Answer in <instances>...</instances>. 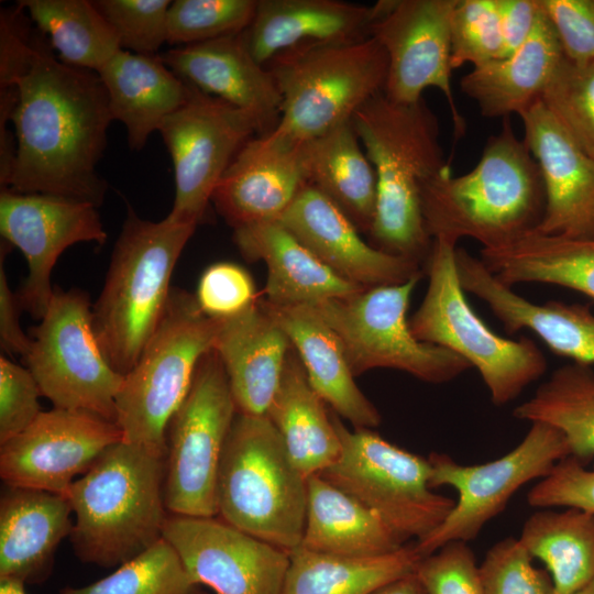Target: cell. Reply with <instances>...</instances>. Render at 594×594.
<instances>
[{
    "instance_id": "30",
    "label": "cell",
    "mask_w": 594,
    "mask_h": 594,
    "mask_svg": "<svg viewBox=\"0 0 594 594\" xmlns=\"http://www.w3.org/2000/svg\"><path fill=\"white\" fill-rule=\"evenodd\" d=\"M113 120L123 123L128 144L140 151L163 120L186 100L188 84L161 58L119 50L98 70Z\"/></svg>"
},
{
    "instance_id": "12",
    "label": "cell",
    "mask_w": 594,
    "mask_h": 594,
    "mask_svg": "<svg viewBox=\"0 0 594 594\" xmlns=\"http://www.w3.org/2000/svg\"><path fill=\"white\" fill-rule=\"evenodd\" d=\"M237 414L227 373L211 349L166 428L164 499L169 514L218 516V472Z\"/></svg>"
},
{
    "instance_id": "21",
    "label": "cell",
    "mask_w": 594,
    "mask_h": 594,
    "mask_svg": "<svg viewBox=\"0 0 594 594\" xmlns=\"http://www.w3.org/2000/svg\"><path fill=\"white\" fill-rule=\"evenodd\" d=\"M524 142L536 160L546 207L536 230L594 239V157L569 135L541 100L520 114Z\"/></svg>"
},
{
    "instance_id": "46",
    "label": "cell",
    "mask_w": 594,
    "mask_h": 594,
    "mask_svg": "<svg viewBox=\"0 0 594 594\" xmlns=\"http://www.w3.org/2000/svg\"><path fill=\"white\" fill-rule=\"evenodd\" d=\"M195 297L201 311L211 319L234 317L258 301L250 273L231 262L208 266L199 278Z\"/></svg>"
},
{
    "instance_id": "22",
    "label": "cell",
    "mask_w": 594,
    "mask_h": 594,
    "mask_svg": "<svg viewBox=\"0 0 594 594\" xmlns=\"http://www.w3.org/2000/svg\"><path fill=\"white\" fill-rule=\"evenodd\" d=\"M321 262L362 287L398 285L422 276V266L365 242L351 220L307 185L278 221Z\"/></svg>"
},
{
    "instance_id": "6",
    "label": "cell",
    "mask_w": 594,
    "mask_h": 594,
    "mask_svg": "<svg viewBox=\"0 0 594 594\" xmlns=\"http://www.w3.org/2000/svg\"><path fill=\"white\" fill-rule=\"evenodd\" d=\"M218 516L286 552L300 546L307 477L266 415L237 414L217 480Z\"/></svg>"
},
{
    "instance_id": "17",
    "label": "cell",
    "mask_w": 594,
    "mask_h": 594,
    "mask_svg": "<svg viewBox=\"0 0 594 594\" xmlns=\"http://www.w3.org/2000/svg\"><path fill=\"white\" fill-rule=\"evenodd\" d=\"M0 232L26 258L29 273L16 294L22 310L40 320L54 294L51 275L59 255L76 243L102 245L107 241L98 208L92 204L10 189L0 193Z\"/></svg>"
},
{
    "instance_id": "3",
    "label": "cell",
    "mask_w": 594,
    "mask_h": 594,
    "mask_svg": "<svg viewBox=\"0 0 594 594\" xmlns=\"http://www.w3.org/2000/svg\"><path fill=\"white\" fill-rule=\"evenodd\" d=\"M420 200L432 240L458 243L471 238L483 249L503 246L537 229L546 207L540 168L508 118L490 136L472 170L457 177L450 168L438 174L422 185Z\"/></svg>"
},
{
    "instance_id": "34",
    "label": "cell",
    "mask_w": 594,
    "mask_h": 594,
    "mask_svg": "<svg viewBox=\"0 0 594 594\" xmlns=\"http://www.w3.org/2000/svg\"><path fill=\"white\" fill-rule=\"evenodd\" d=\"M480 260L503 284L543 283L594 300V239L532 230L503 246L482 249Z\"/></svg>"
},
{
    "instance_id": "36",
    "label": "cell",
    "mask_w": 594,
    "mask_h": 594,
    "mask_svg": "<svg viewBox=\"0 0 594 594\" xmlns=\"http://www.w3.org/2000/svg\"><path fill=\"white\" fill-rule=\"evenodd\" d=\"M518 538L546 565L556 594H574L594 581V513L537 508Z\"/></svg>"
},
{
    "instance_id": "51",
    "label": "cell",
    "mask_w": 594,
    "mask_h": 594,
    "mask_svg": "<svg viewBox=\"0 0 594 594\" xmlns=\"http://www.w3.org/2000/svg\"><path fill=\"white\" fill-rule=\"evenodd\" d=\"M25 10L19 4L0 12V90L18 91L34 55L35 32Z\"/></svg>"
},
{
    "instance_id": "15",
    "label": "cell",
    "mask_w": 594,
    "mask_h": 594,
    "mask_svg": "<svg viewBox=\"0 0 594 594\" xmlns=\"http://www.w3.org/2000/svg\"><path fill=\"white\" fill-rule=\"evenodd\" d=\"M158 132L175 175L168 217L195 226L205 217L215 188L237 153L255 133L262 134L250 113L190 84L185 102L163 120Z\"/></svg>"
},
{
    "instance_id": "45",
    "label": "cell",
    "mask_w": 594,
    "mask_h": 594,
    "mask_svg": "<svg viewBox=\"0 0 594 594\" xmlns=\"http://www.w3.org/2000/svg\"><path fill=\"white\" fill-rule=\"evenodd\" d=\"M519 538L507 537L480 564L484 594H556L550 574L532 564Z\"/></svg>"
},
{
    "instance_id": "24",
    "label": "cell",
    "mask_w": 594,
    "mask_h": 594,
    "mask_svg": "<svg viewBox=\"0 0 594 594\" xmlns=\"http://www.w3.org/2000/svg\"><path fill=\"white\" fill-rule=\"evenodd\" d=\"M455 264L464 292L484 301L509 334L530 330L556 354L575 363L594 364V314L588 306L557 300L532 302L503 284L479 257L462 248L455 250Z\"/></svg>"
},
{
    "instance_id": "33",
    "label": "cell",
    "mask_w": 594,
    "mask_h": 594,
    "mask_svg": "<svg viewBox=\"0 0 594 594\" xmlns=\"http://www.w3.org/2000/svg\"><path fill=\"white\" fill-rule=\"evenodd\" d=\"M266 416L307 479L320 474L339 458L341 442L331 413L310 386L293 345Z\"/></svg>"
},
{
    "instance_id": "20",
    "label": "cell",
    "mask_w": 594,
    "mask_h": 594,
    "mask_svg": "<svg viewBox=\"0 0 594 594\" xmlns=\"http://www.w3.org/2000/svg\"><path fill=\"white\" fill-rule=\"evenodd\" d=\"M307 185L302 142L272 130L242 146L211 202L233 229L276 222Z\"/></svg>"
},
{
    "instance_id": "41",
    "label": "cell",
    "mask_w": 594,
    "mask_h": 594,
    "mask_svg": "<svg viewBox=\"0 0 594 594\" xmlns=\"http://www.w3.org/2000/svg\"><path fill=\"white\" fill-rule=\"evenodd\" d=\"M540 100L569 135L594 157V61L562 59Z\"/></svg>"
},
{
    "instance_id": "54",
    "label": "cell",
    "mask_w": 594,
    "mask_h": 594,
    "mask_svg": "<svg viewBox=\"0 0 594 594\" xmlns=\"http://www.w3.org/2000/svg\"><path fill=\"white\" fill-rule=\"evenodd\" d=\"M372 594H427L415 572L404 575Z\"/></svg>"
},
{
    "instance_id": "55",
    "label": "cell",
    "mask_w": 594,
    "mask_h": 594,
    "mask_svg": "<svg viewBox=\"0 0 594 594\" xmlns=\"http://www.w3.org/2000/svg\"><path fill=\"white\" fill-rule=\"evenodd\" d=\"M0 594H26L24 583L13 579H0Z\"/></svg>"
},
{
    "instance_id": "39",
    "label": "cell",
    "mask_w": 594,
    "mask_h": 594,
    "mask_svg": "<svg viewBox=\"0 0 594 594\" xmlns=\"http://www.w3.org/2000/svg\"><path fill=\"white\" fill-rule=\"evenodd\" d=\"M36 29L58 58L72 66L97 72L120 47L118 37L88 0H21Z\"/></svg>"
},
{
    "instance_id": "18",
    "label": "cell",
    "mask_w": 594,
    "mask_h": 594,
    "mask_svg": "<svg viewBox=\"0 0 594 594\" xmlns=\"http://www.w3.org/2000/svg\"><path fill=\"white\" fill-rule=\"evenodd\" d=\"M163 538L188 575L215 594H280L289 553L219 516L168 514Z\"/></svg>"
},
{
    "instance_id": "26",
    "label": "cell",
    "mask_w": 594,
    "mask_h": 594,
    "mask_svg": "<svg viewBox=\"0 0 594 594\" xmlns=\"http://www.w3.org/2000/svg\"><path fill=\"white\" fill-rule=\"evenodd\" d=\"M65 494L8 486L0 498V579L45 581L62 540L74 527Z\"/></svg>"
},
{
    "instance_id": "52",
    "label": "cell",
    "mask_w": 594,
    "mask_h": 594,
    "mask_svg": "<svg viewBox=\"0 0 594 594\" xmlns=\"http://www.w3.org/2000/svg\"><path fill=\"white\" fill-rule=\"evenodd\" d=\"M10 244L1 242L0 249V344L3 351L11 354H28L32 339L22 330L19 315L22 310L16 293L9 286L4 268V258Z\"/></svg>"
},
{
    "instance_id": "40",
    "label": "cell",
    "mask_w": 594,
    "mask_h": 594,
    "mask_svg": "<svg viewBox=\"0 0 594 594\" xmlns=\"http://www.w3.org/2000/svg\"><path fill=\"white\" fill-rule=\"evenodd\" d=\"M59 594H207L188 575L175 549L164 539L121 564L111 574Z\"/></svg>"
},
{
    "instance_id": "19",
    "label": "cell",
    "mask_w": 594,
    "mask_h": 594,
    "mask_svg": "<svg viewBox=\"0 0 594 594\" xmlns=\"http://www.w3.org/2000/svg\"><path fill=\"white\" fill-rule=\"evenodd\" d=\"M121 440L113 421L54 407L0 444V476L8 486L66 494L105 450Z\"/></svg>"
},
{
    "instance_id": "50",
    "label": "cell",
    "mask_w": 594,
    "mask_h": 594,
    "mask_svg": "<svg viewBox=\"0 0 594 594\" xmlns=\"http://www.w3.org/2000/svg\"><path fill=\"white\" fill-rule=\"evenodd\" d=\"M571 63L594 61V0H538Z\"/></svg>"
},
{
    "instance_id": "13",
    "label": "cell",
    "mask_w": 594,
    "mask_h": 594,
    "mask_svg": "<svg viewBox=\"0 0 594 594\" xmlns=\"http://www.w3.org/2000/svg\"><path fill=\"white\" fill-rule=\"evenodd\" d=\"M84 290L54 289L40 324L31 329L24 356L42 396L54 407L82 410L116 422V399L124 376L108 362L92 327Z\"/></svg>"
},
{
    "instance_id": "29",
    "label": "cell",
    "mask_w": 594,
    "mask_h": 594,
    "mask_svg": "<svg viewBox=\"0 0 594 594\" xmlns=\"http://www.w3.org/2000/svg\"><path fill=\"white\" fill-rule=\"evenodd\" d=\"M374 14V6L338 0H257L243 34L253 57L266 65L295 46L367 38Z\"/></svg>"
},
{
    "instance_id": "11",
    "label": "cell",
    "mask_w": 594,
    "mask_h": 594,
    "mask_svg": "<svg viewBox=\"0 0 594 594\" xmlns=\"http://www.w3.org/2000/svg\"><path fill=\"white\" fill-rule=\"evenodd\" d=\"M420 278L309 305L337 334L354 376L373 369H393L442 384L471 369L452 351L414 336L407 311Z\"/></svg>"
},
{
    "instance_id": "9",
    "label": "cell",
    "mask_w": 594,
    "mask_h": 594,
    "mask_svg": "<svg viewBox=\"0 0 594 594\" xmlns=\"http://www.w3.org/2000/svg\"><path fill=\"white\" fill-rule=\"evenodd\" d=\"M216 320L195 295L172 288L165 311L116 399L122 440L166 458V428L186 397L201 358L213 346Z\"/></svg>"
},
{
    "instance_id": "37",
    "label": "cell",
    "mask_w": 594,
    "mask_h": 594,
    "mask_svg": "<svg viewBox=\"0 0 594 594\" xmlns=\"http://www.w3.org/2000/svg\"><path fill=\"white\" fill-rule=\"evenodd\" d=\"M421 558L414 544L367 558L324 554L299 546L289 552L280 594H372L415 572Z\"/></svg>"
},
{
    "instance_id": "42",
    "label": "cell",
    "mask_w": 594,
    "mask_h": 594,
    "mask_svg": "<svg viewBox=\"0 0 594 594\" xmlns=\"http://www.w3.org/2000/svg\"><path fill=\"white\" fill-rule=\"evenodd\" d=\"M257 0H175L167 13V43L191 45L244 32Z\"/></svg>"
},
{
    "instance_id": "43",
    "label": "cell",
    "mask_w": 594,
    "mask_h": 594,
    "mask_svg": "<svg viewBox=\"0 0 594 594\" xmlns=\"http://www.w3.org/2000/svg\"><path fill=\"white\" fill-rule=\"evenodd\" d=\"M502 34L496 0H458L451 19L452 70L499 59Z\"/></svg>"
},
{
    "instance_id": "2",
    "label": "cell",
    "mask_w": 594,
    "mask_h": 594,
    "mask_svg": "<svg viewBox=\"0 0 594 594\" xmlns=\"http://www.w3.org/2000/svg\"><path fill=\"white\" fill-rule=\"evenodd\" d=\"M353 129L377 180L371 244L426 263L432 246L421 211L422 185L450 168L439 142V122L424 99L402 103L378 92L355 111Z\"/></svg>"
},
{
    "instance_id": "44",
    "label": "cell",
    "mask_w": 594,
    "mask_h": 594,
    "mask_svg": "<svg viewBox=\"0 0 594 594\" xmlns=\"http://www.w3.org/2000/svg\"><path fill=\"white\" fill-rule=\"evenodd\" d=\"M97 9L113 29L122 50L157 54L167 42L169 0H96Z\"/></svg>"
},
{
    "instance_id": "8",
    "label": "cell",
    "mask_w": 594,
    "mask_h": 594,
    "mask_svg": "<svg viewBox=\"0 0 594 594\" xmlns=\"http://www.w3.org/2000/svg\"><path fill=\"white\" fill-rule=\"evenodd\" d=\"M266 66L282 94L274 131L304 142L350 121L367 100L384 91L388 59L374 37L295 46Z\"/></svg>"
},
{
    "instance_id": "48",
    "label": "cell",
    "mask_w": 594,
    "mask_h": 594,
    "mask_svg": "<svg viewBox=\"0 0 594 594\" xmlns=\"http://www.w3.org/2000/svg\"><path fill=\"white\" fill-rule=\"evenodd\" d=\"M527 502L536 509L574 507L594 513V470L569 455L530 488Z\"/></svg>"
},
{
    "instance_id": "28",
    "label": "cell",
    "mask_w": 594,
    "mask_h": 594,
    "mask_svg": "<svg viewBox=\"0 0 594 594\" xmlns=\"http://www.w3.org/2000/svg\"><path fill=\"white\" fill-rule=\"evenodd\" d=\"M243 257L267 268L265 300L278 307L314 305L362 288L328 267L278 221L233 229Z\"/></svg>"
},
{
    "instance_id": "5",
    "label": "cell",
    "mask_w": 594,
    "mask_h": 594,
    "mask_svg": "<svg viewBox=\"0 0 594 594\" xmlns=\"http://www.w3.org/2000/svg\"><path fill=\"white\" fill-rule=\"evenodd\" d=\"M197 226L142 219L129 207L103 288L91 307L92 327L110 365L125 376L155 331L172 292L175 265Z\"/></svg>"
},
{
    "instance_id": "7",
    "label": "cell",
    "mask_w": 594,
    "mask_h": 594,
    "mask_svg": "<svg viewBox=\"0 0 594 594\" xmlns=\"http://www.w3.org/2000/svg\"><path fill=\"white\" fill-rule=\"evenodd\" d=\"M455 250V242L433 239L426 262L427 290L409 326L418 340L468 361L480 373L492 403L504 406L546 372L547 360L534 340L503 338L472 309L459 279Z\"/></svg>"
},
{
    "instance_id": "35",
    "label": "cell",
    "mask_w": 594,
    "mask_h": 594,
    "mask_svg": "<svg viewBox=\"0 0 594 594\" xmlns=\"http://www.w3.org/2000/svg\"><path fill=\"white\" fill-rule=\"evenodd\" d=\"M350 121L302 142L309 184L370 234L376 211L375 170Z\"/></svg>"
},
{
    "instance_id": "32",
    "label": "cell",
    "mask_w": 594,
    "mask_h": 594,
    "mask_svg": "<svg viewBox=\"0 0 594 594\" xmlns=\"http://www.w3.org/2000/svg\"><path fill=\"white\" fill-rule=\"evenodd\" d=\"M403 542L362 503L320 475L307 479V508L300 546L314 552L367 558L392 553Z\"/></svg>"
},
{
    "instance_id": "16",
    "label": "cell",
    "mask_w": 594,
    "mask_h": 594,
    "mask_svg": "<svg viewBox=\"0 0 594 594\" xmlns=\"http://www.w3.org/2000/svg\"><path fill=\"white\" fill-rule=\"evenodd\" d=\"M458 0H381L374 4L371 36L388 59L384 92L397 102L422 99L439 89L450 107L454 135L465 132L451 88V19Z\"/></svg>"
},
{
    "instance_id": "14",
    "label": "cell",
    "mask_w": 594,
    "mask_h": 594,
    "mask_svg": "<svg viewBox=\"0 0 594 594\" xmlns=\"http://www.w3.org/2000/svg\"><path fill=\"white\" fill-rule=\"evenodd\" d=\"M570 455L564 437L554 428L534 422L513 450L482 464H462L444 453H431L430 486H450L458 493L446 519L414 542L424 558L446 543L468 542L501 514L513 495L527 483L543 479Z\"/></svg>"
},
{
    "instance_id": "53",
    "label": "cell",
    "mask_w": 594,
    "mask_h": 594,
    "mask_svg": "<svg viewBox=\"0 0 594 594\" xmlns=\"http://www.w3.org/2000/svg\"><path fill=\"white\" fill-rule=\"evenodd\" d=\"M496 4L503 42L501 58H505L532 33L540 7L538 0H496Z\"/></svg>"
},
{
    "instance_id": "10",
    "label": "cell",
    "mask_w": 594,
    "mask_h": 594,
    "mask_svg": "<svg viewBox=\"0 0 594 594\" xmlns=\"http://www.w3.org/2000/svg\"><path fill=\"white\" fill-rule=\"evenodd\" d=\"M340 438L337 461L320 475L375 513L403 542L425 538L455 501L430 486L429 458L409 452L373 429L353 430L331 413Z\"/></svg>"
},
{
    "instance_id": "31",
    "label": "cell",
    "mask_w": 594,
    "mask_h": 594,
    "mask_svg": "<svg viewBox=\"0 0 594 594\" xmlns=\"http://www.w3.org/2000/svg\"><path fill=\"white\" fill-rule=\"evenodd\" d=\"M563 58L558 36L540 9L536 26L521 46L505 58L473 68L460 86L482 116L508 118L540 100Z\"/></svg>"
},
{
    "instance_id": "23",
    "label": "cell",
    "mask_w": 594,
    "mask_h": 594,
    "mask_svg": "<svg viewBox=\"0 0 594 594\" xmlns=\"http://www.w3.org/2000/svg\"><path fill=\"white\" fill-rule=\"evenodd\" d=\"M161 58L186 82L250 113L262 134L276 128L282 94L268 67L251 54L243 32L172 48Z\"/></svg>"
},
{
    "instance_id": "4",
    "label": "cell",
    "mask_w": 594,
    "mask_h": 594,
    "mask_svg": "<svg viewBox=\"0 0 594 594\" xmlns=\"http://www.w3.org/2000/svg\"><path fill=\"white\" fill-rule=\"evenodd\" d=\"M165 457L123 440L110 446L66 492L76 557L119 566L163 538Z\"/></svg>"
},
{
    "instance_id": "27",
    "label": "cell",
    "mask_w": 594,
    "mask_h": 594,
    "mask_svg": "<svg viewBox=\"0 0 594 594\" xmlns=\"http://www.w3.org/2000/svg\"><path fill=\"white\" fill-rule=\"evenodd\" d=\"M296 350L310 386L334 414L354 428H376L382 417L354 381L342 345L309 305L278 307L260 299Z\"/></svg>"
},
{
    "instance_id": "1",
    "label": "cell",
    "mask_w": 594,
    "mask_h": 594,
    "mask_svg": "<svg viewBox=\"0 0 594 594\" xmlns=\"http://www.w3.org/2000/svg\"><path fill=\"white\" fill-rule=\"evenodd\" d=\"M18 87L11 118L15 156L1 189L59 196L99 208L107 184L97 165L113 118L98 73L62 62L37 30L31 67Z\"/></svg>"
},
{
    "instance_id": "38",
    "label": "cell",
    "mask_w": 594,
    "mask_h": 594,
    "mask_svg": "<svg viewBox=\"0 0 594 594\" xmlns=\"http://www.w3.org/2000/svg\"><path fill=\"white\" fill-rule=\"evenodd\" d=\"M513 415L557 429L570 455L582 463L594 459V372L590 365L572 362L558 367Z\"/></svg>"
},
{
    "instance_id": "49",
    "label": "cell",
    "mask_w": 594,
    "mask_h": 594,
    "mask_svg": "<svg viewBox=\"0 0 594 594\" xmlns=\"http://www.w3.org/2000/svg\"><path fill=\"white\" fill-rule=\"evenodd\" d=\"M40 387L28 367L0 358V444L24 431L43 411Z\"/></svg>"
},
{
    "instance_id": "56",
    "label": "cell",
    "mask_w": 594,
    "mask_h": 594,
    "mask_svg": "<svg viewBox=\"0 0 594 594\" xmlns=\"http://www.w3.org/2000/svg\"><path fill=\"white\" fill-rule=\"evenodd\" d=\"M574 594H594V581L591 584H588L586 587L582 588L581 591Z\"/></svg>"
},
{
    "instance_id": "25",
    "label": "cell",
    "mask_w": 594,
    "mask_h": 594,
    "mask_svg": "<svg viewBox=\"0 0 594 594\" xmlns=\"http://www.w3.org/2000/svg\"><path fill=\"white\" fill-rule=\"evenodd\" d=\"M216 320L212 349L228 376L239 414L263 416L278 388L292 342L258 301Z\"/></svg>"
},
{
    "instance_id": "47",
    "label": "cell",
    "mask_w": 594,
    "mask_h": 594,
    "mask_svg": "<svg viewBox=\"0 0 594 594\" xmlns=\"http://www.w3.org/2000/svg\"><path fill=\"white\" fill-rule=\"evenodd\" d=\"M415 573L427 594H484L480 564L464 541L446 543L421 558Z\"/></svg>"
}]
</instances>
